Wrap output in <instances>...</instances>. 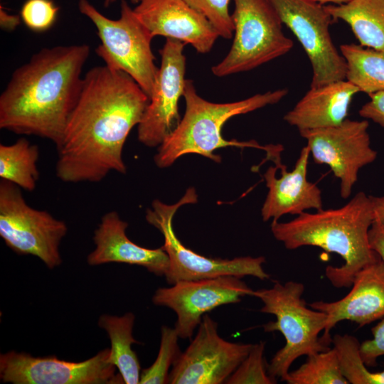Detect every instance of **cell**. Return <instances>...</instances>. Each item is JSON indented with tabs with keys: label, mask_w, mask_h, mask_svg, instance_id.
<instances>
[{
	"label": "cell",
	"mask_w": 384,
	"mask_h": 384,
	"mask_svg": "<svg viewBox=\"0 0 384 384\" xmlns=\"http://www.w3.org/2000/svg\"><path fill=\"white\" fill-rule=\"evenodd\" d=\"M149 102L147 95L126 73L105 65L87 71L56 148L57 177L65 183H97L111 171L126 174L124 145Z\"/></svg>",
	"instance_id": "6da1fadb"
},
{
	"label": "cell",
	"mask_w": 384,
	"mask_h": 384,
	"mask_svg": "<svg viewBox=\"0 0 384 384\" xmlns=\"http://www.w3.org/2000/svg\"><path fill=\"white\" fill-rule=\"evenodd\" d=\"M87 44L44 48L16 68L0 96V128L61 144L82 84Z\"/></svg>",
	"instance_id": "7a4b0ae2"
},
{
	"label": "cell",
	"mask_w": 384,
	"mask_h": 384,
	"mask_svg": "<svg viewBox=\"0 0 384 384\" xmlns=\"http://www.w3.org/2000/svg\"><path fill=\"white\" fill-rule=\"evenodd\" d=\"M373 220L370 196L360 191L338 208L304 212L288 222L272 221L270 226L274 238L288 250L314 246L341 257V266L325 270L331 284L341 288L350 287L357 272L378 257L369 242Z\"/></svg>",
	"instance_id": "3957f363"
},
{
	"label": "cell",
	"mask_w": 384,
	"mask_h": 384,
	"mask_svg": "<svg viewBox=\"0 0 384 384\" xmlns=\"http://www.w3.org/2000/svg\"><path fill=\"white\" fill-rule=\"evenodd\" d=\"M287 93L288 90L284 88L256 94L239 101L215 103L198 95L193 81L186 79L183 94L186 104L184 115L159 146L154 156L156 165L160 168L169 167L180 156L187 154H199L220 163V156L213 151L228 146L253 147L270 152L274 145L262 146L255 141L224 139L222 127L229 119L274 105Z\"/></svg>",
	"instance_id": "277c9868"
},
{
	"label": "cell",
	"mask_w": 384,
	"mask_h": 384,
	"mask_svg": "<svg viewBox=\"0 0 384 384\" xmlns=\"http://www.w3.org/2000/svg\"><path fill=\"white\" fill-rule=\"evenodd\" d=\"M304 292V284L294 281L276 282L271 288L254 290L253 297L263 304L260 311L276 317V321L263 325L265 331H279L286 341L267 365L268 374L274 380L282 381L300 356L329 348L319 336L326 328L327 315L307 307Z\"/></svg>",
	"instance_id": "5b68a950"
},
{
	"label": "cell",
	"mask_w": 384,
	"mask_h": 384,
	"mask_svg": "<svg viewBox=\"0 0 384 384\" xmlns=\"http://www.w3.org/2000/svg\"><path fill=\"white\" fill-rule=\"evenodd\" d=\"M78 9L95 25L100 44L96 54L110 69L126 73L150 97L158 68L151 49L153 36L126 0L120 4V16L111 19L88 0H79Z\"/></svg>",
	"instance_id": "8992f818"
},
{
	"label": "cell",
	"mask_w": 384,
	"mask_h": 384,
	"mask_svg": "<svg viewBox=\"0 0 384 384\" xmlns=\"http://www.w3.org/2000/svg\"><path fill=\"white\" fill-rule=\"evenodd\" d=\"M233 41L226 56L211 68L216 77L255 69L291 50L292 39L270 0H233Z\"/></svg>",
	"instance_id": "52a82bcc"
},
{
	"label": "cell",
	"mask_w": 384,
	"mask_h": 384,
	"mask_svg": "<svg viewBox=\"0 0 384 384\" xmlns=\"http://www.w3.org/2000/svg\"><path fill=\"white\" fill-rule=\"evenodd\" d=\"M198 196L193 187L187 189L185 195L177 203L168 205L154 200L151 208L146 213L149 223L156 227L164 236L161 248L166 252L169 270L165 275L169 284L180 281L198 280L222 276L242 278L252 276L265 280L270 275L263 269L264 257H238L232 260L213 259L196 253L185 247L176 235L173 218L178 209L186 204L196 203Z\"/></svg>",
	"instance_id": "ba28073f"
},
{
	"label": "cell",
	"mask_w": 384,
	"mask_h": 384,
	"mask_svg": "<svg viewBox=\"0 0 384 384\" xmlns=\"http://www.w3.org/2000/svg\"><path fill=\"white\" fill-rule=\"evenodd\" d=\"M66 223L46 210L31 207L20 188L0 182V236L5 244L21 255L39 258L49 269L62 263L60 245L66 235Z\"/></svg>",
	"instance_id": "9c48e42d"
},
{
	"label": "cell",
	"mask_w": 384,
	"mask_h": 384,
	"mask_svg": "<svg viewBox=\"0 0 384 384\" xmlns=\"http://www.w3.org/2000/svg\"><path fill=\"white\" fill-rule=\"evenodd\" d=\"M283 24L297 37L310 61V88L346 80V63L331 39L334 19L313 0H270Z\"/></svg>",
	"instance_id": "30bf717a"
},
{
	"label": "cell",
	"mask_w": 384,
	"mask_h": 384,
	"mask_svg": "<svg viewBox=\"0 0 384 384\" xmlns=\"http://www.w3.org/2000/svg\"><path fill=\"white\" fill-rule=\"evenodd\" d=\"M368 120L346 119L341 124L299 132L306 140L314 161L327 165L340 181V195L348 198L359 171L377 159L371 146Z\"/></svg>",
	"instance_id": "8fae6325"
},
{
	"label": "cell",
	"mask_w": 384,
	"mask_h": 384,
	"mask_svg": "<svg viewBox=\"0 0 384 384\" xmlns=\"http://www.w3.org/2000/svg\"><path fill=\"white\" fill-rule=\"evenodd\" d=\"M110 348L80 362L57 357H34L11 351L0 355V379L13 384H119L116 367L108 362Z\"/></svg>",
	"instance_id": "7c38bea8"
},
{
	"label": "cell",
	"mask_w": 384,
	"mask_h": 384,
	"mask_svg": "<svg viewBox=\"0 0 384 384\" xmlns=\"http://www.w3.org/2000/svg\"><path fill=\"white\" fill-rule=\"evenodd\" d=\"M253 344L222 338L218 324L205 314L190 345L173 365L168 383L221 384L246 358Z\"/></svg>",
	"instance_id": "4fadbf2b"
},
{
	"label": "cell",
	"mask_w": 384,
	"mask_h": 384,
	"mask_svg": "<svg viewBox=\"0 0 384 384\" xmlns=\"http://www.w3.org/2000/svg\"><path fill=\"white\" fill-rule=\"evenodd\" d=\"M254 290L241 278L222 276L198 280L180 281L156 290L152 302L172 309L179 338H191L205 314L220 306L240 302L253 296Z\"/></svg>",
	"instance_id": "5bb4252c"
},
{
	"label": "cell",
	"mask_w": 384,
	"mask_h": 384,
	"mask_svg": "<svg viewBox=\"0 0 384 384\" xmlns=\"http://www.w3.org/2000/svg\"><path fill=\"white\" fill-rule=\"evenodd\" d=\"M185 45L180 41L166 38L159 50L161 64L149 104L138 124V140L146 146H159L181 120L178 103L186 80Z\"/></svg>",
	"instance_id": "9a60e30c"
},
{
	"label": "cell",
	"mask_w": 384,
	"mask_h": 384,
	"mask_svg": "<svg viewBox=\"0 0 384 384\" xmlns=\"http://www.w3.org/2000/svg\"><path fill=\"white\" fill-rule=\"evenodd\" d=\"M310 150L304 146L292 171L282 164L280 156L273 159L276 166H270L264 174L268 193L261 209L264 221L278 220L282 216L299 215L306 210L323 208L321 191L307 178Z\"/></svg>",
	"instance_id": "2e32d148"
},
{
	"label": "cell",
	"mask_w": 384,
	"mask_h": 384,
	"mask_svg": "<svg viewBox=\"0 0 384 384\" xmlns=\"http://www.w3.org/2000/svg\"><path fill=\"white\" fill-rule=\"evenodd\" d=\"M134 11L153 37L180 41L202 54L220 37L208 18L184 0H141Z\"/></svg>",
	"instance_id": "e0dca14e"
},
{
	"label": "cell",
	"mask_w": 384,
	"mask_h": 384,
	"mask_svg": "<svg viewBox=\"0 0 384 384\" xmlns=\"http://www.w3.org/2000/svg\"><path fill=\"white\" fill-rule=\"evenodd\" d=\"M351 286V290L339 300L309 304L327 315L321 338L328 346L332 341L330 331L339 321L348 320L364 326L384 317V261L378 255L357 272Z\"/></svg>",
	"instance_id": "ac0fdd59"
},
{
	"label": "cell",
	"mask_w": 384,
	"mask_h": 384,
	"mask_svg": "<svg viewBox=\"0 0 384 384\" xmlns=\"http://www.w3.org/2000/svg\"><path fill=\"white\" fill-rule=\"evenodd\" d=\"M128 223L118 213L110 211L101 218L94 233L95 248L87 255L90 265L116 262L142 266L149 272L165 276L169 260L161 248L149 249L131 241L126 235Z\"/></svg>",
	"instance_id": "d6986e66"
},
{
	"label": "cell",
	"mask_w": 384,
	"mask_h": 384,
	"mask_svg": "<svg viewBox=\"0 0 384 384\" xmlns=\"http://www.w3.org/2000/svg\"><path fill=\"white\" fill-rule=\"evenodd\" d=\"M358 92V87L346 80L310 88L284 120L299 132L338 125L347 119Z\"/></svg>",
	"instance_id": "ffe728a7"
},
{
	"label": "cell",
	"mask_w": 384,
	"mask_h": 384,
	"mask_svg": "<svg viewBox=\"0 0 384 384\" xmlns=\"http://www.w3.org/2000/svg\"><path fill=\"white\" fill-rule=\"evenodd\" d=\"M325 9L334 21L349 25L361 46L384 49V0H349Z\"/></svg>",
	"instance_id": "44dd1931"
},
{
	"label": "cell",
	"mask_w": 384,
	"mask_h": 384,
	"mask_svg": "<svg viewBox=\"0 0 384 384\" xmlns=\"http://www.w3.org/2000/svg\"><path fill=\"white\" fill-rule=\"evenodd\" d=\"M135 316L127 312L123 316L103 314L98 320V326L108 334L111 347L108 362L116 367L124 383H139L141 366L132 345L139 343L132 336Z\"/></svg>",
	"instance_id": "7402d4cb"
},
{
	"label": "cell",
	"mask_w": 384,
	"mask_h": 384,
	"mask_svg": "<svg viewBox=\"0 0 384 384\" xmlns=\"http://www.w3.org/2000/svg\"><path fill=\"white\" fill-rule=\"evenodd\" d=\"M340 50L346 63V80L368 95L384 90V49L351 43Z\"/></svg>",
	"instance_id": "603a6c76"
},
{
	"label": "cell",
	"mask_w": 384,
	"mask_h": 384,
	"mask_svg": "<svg viewBox=\"0 0 384 384\" xmlns=\"http://www.w3.org/2000/svg\"><path fill=\"white\" fill-rule=\"evenodd\" d=\"M39 149L26 138L9 145L0 144V177L27 191H33L39 179Z\"/></svg>",
	"instance_id": "cb8c5ba5"
},
{
	"label": "cell",
	"mask_w": 384,
	"mask_h": 384,
	"mask_svg": "<svg viewBox=\"0 0 384 384\" xmlns=\"http://www.w3.org/2000/svg\"><path fill=\"white\" fill-rule=\"evenodd\" d=\"M308 357L297 370L287 373L282 381L288 384H348L339 358L333 347Z\"/></svg>",
	"instance_id": "d4e9b609"
},
{
	"label": "cell",
	"mask_w": 384,
	"mask_h": 384,
	"mask_svg": "<svg viewBox=\"0 0 384 384\" xmlns=\"http://www.w3.org/2000/svg\"><path fill=\"white\" fill-rule=\"evenodd\" d=\"M331 342L337 352L342 373L349 383L384 384V369L371 372L367 368L356 338L348 334H336Z\"/></svg>",
	"instance_id": "484cf974"
},
{
	"label": "cell",
	"mask_w": 384,
	"mask_h": 384,
	"mask_svg": "<svg viewBox=\"0 0 384 384\" xmlns=\"http://www.w3.org/2000/svg\"><path fill=\"white\" fill-rule=\"evenodd\" d=\"M178 334L175 329L162 326L159 353L153 364L141 372L139 383H168L169 369L181 354L178 345Z\"/></svg>",
	"instance_id": "4316f807"
},
{
	"label": "cell",
	"mask_w": 384,
	"mask_h": 384,
	"mask_svg": "<svg viewBox=\"0 0 384 384\" xmlns=\"http://www.w3.org/2000/svg\"><path fill=\"white\" fill-rule=\"evenodd\" d=\"M265 343L260 341L252 347L235 370L225 381L228 384H272L276 383L267 372L265 364Z\"/></svg>",
	"instance_id": "83f0119b"
},
{
	"label": "cell",
	"mask_w": 384,
	"mask_h": 384,
	"mask_svg": "<svg viewBox=\"0 0 384 384\" xmlns=\"http://www.w3.org/2000/svg\"><path fill=\"white\" fill-rule=\"evenodd\" d=\"M59 7L52 0H26L21 6L20 16L31 31L43 33L55 23Z\"/></svg>",
	"instance_id": "f1b7e54d"
},
{
	"label": "cell",
	"mask_w": 384,
	"mask_h": 384,
	"mask_svg": "<svg viewBox=\"0 0 384 384\" xmlns=\"http://www.w3.org/2000/svg\"><path fill=\"white\" fill-rule=\"evenodd\" d=\"M212 23L220 37L230 39L234 26L229 12L230 0H184Z\"/></svg>",
	"instance_id": "f546056e"
},
{
	"label": "cell",
	"mask_w": 384,
	"mask_h": 384,
	"mask_svg": "<svg viewBox=\"0 0 384 384\" xmlns=\"http://www.w3.org/2000/svg\"><path fill=\"white\" fill-rule=\"evenodd\" d=\"M373 338L360 343V354L365 365L375 366L384 356V317L371 329Z\"/></svg>",
	"instance_id": "4dcf8cb0"
},
{
	"label": "cell",
	"mask_w": 384,
	"mask_h": 384,
	"mask_svg": "<svg viewBox=\"0 0 384 384\" xmlns=\"http://www.w3.org/2000/svg\"><path fill=\"white\" fill-rule=\"evenodd\" d=\"M370 100L359 110L358 114L384 128V90L368 94Z\"/></svg>",
	"instance_id": "1f68e13d"
},
{
	"label": "cell",
	"mask_w": 384,
	"mask_h": 384,
	"mask_svg": "<svg viewBox=\"0 0 384 384\" xmlns=\"http://www.w3.org/2000/svg\"><path fill=\"white\" fill-rule=\"evenodd\" d=\"M369 242L372 250L384 261V225L376 220L370 228Z\"/></svg>",
	"instance_id": "d6a6232c"
},
{
	"label": "cell",
	"mask_w": 384,
	"mask_h": 384,
	"mask_svg": "<svg viewBox=\"0 0 384 384\" xmlns=\"http://www.w3.org/2000/svg\"><path fill=\"white\" fill-rule=\"evenodd\" d=\"M20 15L9 14L2 6H0V26L7 31H14L21 23Z\"/></svg>",
	"instance_id": "836d02e7"
},
{
	"label": "cell",
	"mask_w": 384,
	"mask_h": 384,
	"mask_svg": "<svg viewBox=\"0 0 384 384\" xmlns=\"http://www.w3.org/2000/svg\"><path fill=\"white\" fill-rule=\"evenodd\" d=\"M374 220L384 225V196H370Z\"/></svg>",
	"instance_id": "e575fe53"
},
{
	"label": "cell",
	"mask_w": 384,
	"mask_h": 384,
	"mask_svg": "<svg viewBox=\"0 0 384 384\" xmlns=\"http://www.w3.org/2000/svg\"><path fill=\"white\" fill-rule=\"evenodd\" d=\"M313 1H316L318 3H320V4H323V5L325 4H331L339 5V4L346 3L349 0H313Z\"/></svg>",
	"instance_id": "d590c367"
},
{
	"label": "cell",
	"mask_w": 384,
	"mask_h": 384,
	"mask_svg": "<svg viewBox=\"0 0 384 384\" xmlns=\"http://www.w3.org/2000/svg\"><path fill=\"white\" fill-rule=\"evenodd\" d=\"M116 0H104V6L105 7L110 6ZM133 4H138L141 0H130Z\"/></svg>",
	"instance_id": "8d00e7d4"
}]
</instances>
